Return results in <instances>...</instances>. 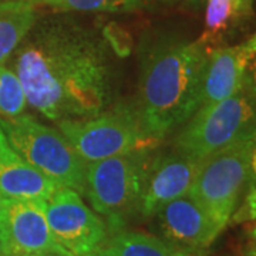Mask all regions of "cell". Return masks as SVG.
Instances as JSON below:
<instances>
[{
	"label": "cell",
	"mask_w": 256,
	"mask_h": 256,
	"mask_svg": "<svg viewBox=\"0 0 256 256\" xmlns=\"http://www.w3.org/2000/svg\"><path fill=\"white\" fill-rule=\"evenodd\" d=\"M9 62L28 106L54 122L97 116L114 100L108 38L73 18H37Z\"/></svg>",
	"instance_id": "cell-1"
},
{
	"label": "cell",
	"mask_w": 256,
	"mask_h": 256,
	"mask_svg": "<svg viewBox=\"0 0 256 256\" xmlns=\"http://www.w3.org/2000/svg\"><path fill=\"white\" fill-rule=\"evenodd\" d=\"M208 50L196 42L158 37L142 52L136 111L142 132L154 142L184 126L200 108Z\"/></svg>",
	"instance_id": "cell-2"
},
{
	"label": "cell",
	"mask_w": 256,
	"mask_h": 256,
	"mask_svg": "<svg viewBox=\"0 0 256 256\" xmlns=\"http://www.w3.org/2000/svg\"><path fill=\"white\" fill-rule=\"evenodd\" d=\"M256 138V92L245 84L238 92L201 107L174 140V148L204 160L224 148Z\"/></svg>",
	"instance_id": "cell-3"
},
{
	"label": "cell",
	"mask_w": 256,
	"mask_h": 256,
	"mask_svg": "<svg viewBox=\"0 0 256 256\" xmlns=\"http://www.w3.org/2000/svg\"><path fill=\"white\" fill-rule=\"evenodd\" d=\"M152 148L106 158L87 164L86 190L92 210L107 220L108 234L124 229L140 214L142 178Z\"/></svg>",
	"instance_id": "cell-4"
},
{
	"label": "cell",
	"mask_w": 256,
	"mask_h": 256,
	"mask_svg": "<svg viewBox=\"0 0 256 256\" xmlns=\"http://www.w3.org/2000/svg\"><path fill=\"white\" fill-rule=\"evenodd\" d=\"M0 128L22 158L40 174L58 186L84 194L87 164L58 130L24 114L0 117Z\"/></svg>",
	"instance_id": "cell-5"
},
{
	"label": "cell",
	"mask_w": 256,
	"mask_h": 256,
	"mask_svg": "<svg viewBox=\"0 0 256 256\" xmlns=\"http://www.w3.org/2000/svg\"><path fill=\"white\" fill-rule=\"evenodd\" d=\"M254 140L226 146L201 160L190 196L222 230L230 224L250 178Z\"/></svg>",
	"instance_id": "cell-6"
},
{
	"label": "cell",
	"mask_w": 256,
	"mask_h": 256,
	"mask_svg": "<svg viewBox=\"0 0 256 256\" xmlns=\"http://www.w3.org/2000/svg\"><path fill=\"white\" fill-rule=\"evenodd\" d=\"M56 126L86 164L156 144L142 132L134 108L121 102L88 118L62 120Z\"/></svg>",
	"instance_id": "cell-7"
},
{
	"label": "cell",
	"mask_w": 256,
	"mask_h": 256,
	"mask_svg": "<svg viewBox=\"0 0 256 256\" xmlns=\"http://www.w3.org/2000/svg\"><path fill=\"white\" fill-rule=\"evenodd\" d=\"M46 216L52 236L72 256H87L106 246L107 224L72 188L58 186L47 200Z\"/></svg>",
	"instance_id": "cell-8"
},
{
	"label": "cell",
	"mask_w": 256,
	"mask_h": 256,
	"mask_svg": "<svg viewBox=\"0 0 256 256\" xmlns=\"http://www.w3.org/2000/svg\"><path fill=\"white\" fill-rule=\"evenodd\" d=\"M200 162L175 148L168 152H151L142 178L140 215L154 216L168 202L188 195Z\"/></svg>",
	"instance_id": "cell-9"
},
{
	"label": "cell",
	"mask_w": 256,
	"mask_h": 256,
	"mask_svg": "<svg viewBox=\"0 0 256 256\" xmlns=\"http://www.w3.org/2000/svg\"><path fill=\"white\" fill-rule=\"evenodd\" d=\"M46 206L43 200H4L0 206V234L6 256L63 250L52 236Z\"/></svg>",
	"instance_id": "cell-10"
},
{
	"label": "cell",
	"mask_w": 256,
	"mask_h": 256,
	"mask_svg": "<svg viewBox=\"0 0 256 256\" xmlns=\"http://www.w3.org/2000/svg\"><path fill=\"white\" fill-rule=\"evenodd\" d=\"M161 239L194 255L205 256L222 229L190 195L168 202L156 215Z\"/></svg>",
	"instance_id": "cell-11"
},
{
	"label": "cell",
	"mask_w": 256,
	"mask_h": 256,
	"mask_svg": "<svg viewBox=\"0 0 256 256\" xmlns=\"http://www.w3.org/2000/svg\"><path fill=\"white\" fill-rule=\"evenodd\" d=\"M250 58L252 56L244 43L210 50L202 77L200 108L238 92L245 86V73Z\"/></svg>",
	"instance_id": "cell-12"
},
{
	"label": "cell",
	"mask_w": 256,
	"mask_h": 256,
	"mask_svg": "<svg viewBox=\"0 0 256 256\" xmlns=\"http://www.w3.org/2000/svg\"><path fill=\"white\" fill-rule=\"evenodd\" d=\"M57 188V184L22 158L0 128V194L3 198L47 201Z\"/></svg>",
	"instance_id": "cell-13"
},
{
	"label": "cell",
	"mask_w": 256,
	"mask_h": 256,
	"mask_svg": "<svg viewBox=\"0 0 256 256\" xmlns=\"http://www.w3.org/2000/svg\"><path fill=\"white\" fill-rule=\"evenodd\" d=\"M254 0H208L205 28L200 43L208 52L226 46V38L234 36L252 16Z\"/></svg>",
	"instance_id": "cell-14"
},
{
	"label": "cell",
	"mask_w": 256,
	"mask_h": 256,
	"mask_svg": "<svg viewBox=\"0 0 256 256\" xmlns=\"http://www.w3.org/2000/svg\"><path fill=\"white\" fill-rule=\"evenodd\" d=\"M37 20L36 4L0 0V64H6Z\"/></svg>",
	"instance_id": "cell-15"
},
{
	"label": "cell",
	"mask_w": 256,
	"mask_h": 256,
	"mask_svg": "<svg viewBox=\"0 0 256 256\" xmlns=\"http://www.w3.org/2000/svg\"><path fill=\"white\" fill-rule=\"evenodd\" d=\"M106 248L116 256H198L141 230L118 229L108 234Z\"/></svg>",
	"instance_id": "cell-16"
},
{
	"label": "cell",
	"mask_w": 256,
	"mask_h": 256,
	"mask_svg": "<svg viewBox=\"0 0 256 256\" xmlns=\"http://www.w3.org/2000/svg\"><path fill=\"white\" fill-rule=\"evenodd\" d=\"M28 100L16 73L0 64V117L13 118L23 114Z\"/></svg>",
	"instance_id": "cell-17"
},
{
	"label": "cell",
	"mask_w": 256,
	"mask_h": 256,
	"mask_svg": "<svg viewBox=\"0 0 256 256\" xmlns=\"http://www.w3.org/2000/svg\"><path fill=\"white\" fill-rule=\"evenodd\" d=\"M146 0H44L42 4L63 12H127Z\"/></svg>",
	"instance_id": "cell-18"
},
{
	"label": "cell",
	"mask_w": 256,
	"mask_h": 256,
	"mask_svg": "<svg viewBox=\"0 0 256 256\" xmlns=\"http://www.w3.org/2000/svg\"><path fill=\"white\" fill-rule=\"evenodd\" d=\"M222 256H256V240L244 238V240L230 252Z\"/></svg>",
	"instance_id": "cell-19"
},
{
	"label": "cell",
	"mask_w": 256,
	"mask_h": 256,
	"mask_svg": "<svg viewBox=\"0 0 256 256\" xmlns=\"http://www.w3.org/2000/svg\"><path fill=\"white\" fill-rule=\"evenodd\" d=\"M245 84H248L250 88H254L256 92V53L252 56V58L248 63L246 73H245Z\"/></svg>",
	"instance_id": "cell-20"
},
{
	"label": "cell",
	"mask_w": 256,
	"mask_h": 256,
	"mask_svg": "<svg viewBox=\"0 0 256 256\" xmlns=\"http://www.w3.org/2000/svg\"><path fill=\"white\" fill-rule=\"evenodd\" d=\"M24 256H72L64 250H46V252H37V254H30Z\"/></svg>",
	"instance_id": "cell-21"
},
{
	"label": "cell",
	"mask_w": 256,
	"mask_h": 256,
	"mask_svg": "<svg viewBox=\"0 0 256 256\" xmlns=\"http://www.w3.org/2000/svg\"><path fill=\"white\" fill-rule=\"evenodd\" d=\"M245 47H246V50L250 53V56H254L256 53V33L254 36L250 37L249 40H248L246 43H244Z\"/></svg>",
	"instance_id": "cell-22"
},
{
	"label": "cell",
	"mask_w": 256,
	"mask_h": 256,
	"mask_svg": "<svg viewBox=\"0 0 256 256\" xmlns=\"http://www.w3.org/2000/svg\"><path fill=\"white\" fill-rule=\"evenodd\" d=\"M87 256H116L112 252H111L110 249H107V248H101V249H98V250H96V252H92V254H90V255Z\"/></svg>",
	"instance_id": "cell-23"
},
{
	"label": "cell",
	"mask_w": 256,
	"mask_h": 256,
	"mask_svg": "<svg viewBox=\"0 0 256 256\" xmlns=\"http://www.w3.org/2000/svg\"><path fill=\"white\" fill-rule=\"evenodd\" d=\"M0 256H6L4 245H3V239H2V234H0Z\"/></svg>",
	"instance_id": "cell-24"
},
{
	"label": "cell",
	"mask_w": 256,
	"mask_h": 256,
	"mask_svg": "<svg viewBox=\"0 0 256 256\" xmlns=\"http://www.w3.org/2000/svg\"><path fill=\"white\" fill-rule=\"evenodd\" d=\"M20 2H28V3H33V4H37V3H43L44 0H20Z\"/></svg>",
	"instance_id": "cell-25"
},
{
	"label": "cell",
	"mask_w": 256,
	"mask_h": 256,
	"mask_svg": "<svg viewBox=\"0 0 256 256\" xmlns=\"http://www.w3.org/2000/svg\"><path fill=\"white\" fill-rule=\"evenodd\" d=\"M3 202H4V198H3V195L0 194V206L3 205Z\"/></svg>",
	"instance_id": "cell-26"
}]
</instances>
